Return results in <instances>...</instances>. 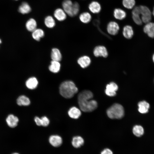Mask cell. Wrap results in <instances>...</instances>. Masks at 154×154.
Masks as SVG:
<instances>
[{
	"mask_svg": "<svg viewBox=\"0 0 154 154\" xmlns=\"http://www.w3.org/2000/svg\"><path fill=\"white\" fill-rule=\"evenodd\" d=\"M93 96L92 92L88 90H83L79 94L78 102L82 110L84 112H90L97 108V102L92 99Z\"/></svg>",
	"mask_w": 154,
	"mask_h": 154,
	"instance_id": "obj_1",
	"label": "cell"
},
{
	"mask_svg": "<svg viewBox=\"0 0 154 154\" xmlns=\"http://www.w3.org/2000/svg\"><path fill=\"white\" fill-rule=\"evenodd\" d=\"M78 91V88L75 84L70 80L64 81L60 86V93L62 96L66 98H72Z\"/></svg>",
	"mask_w": 154,
	"mask_h": 154,
	"instance_id": "obj_2",
	"label": "cell"
},
{
	"mask_svg": "<svg viewBox=\"0 0 154 154\" xmlns=\"http://www.w3.org/2000/svg\"><path fill=\"white\" fill-rule=\"evenodd\" d=\"M108 116L112 119H120L122 118L124 114L123 107L121 104H114L107 110Z\"/></svg>",
	"mask_w": 154,
	"mask_h": 154,
	"instance_id": "obj_3",
	"label": "cell"
},
{
	"mask_svg": "<svg viewBox=\"0 0 154 154\" xmlns=\"http://www.w3.org/2000/svg\"><path fill=\"white\" fill-rule=\"evenodd\" d=\"M139 6L142 22L146 24L150 22L151 19V13L150 9L145 6L141 5Z\"/></svg>",
	"mask_w": 154,
	"mask_h": 154,
	"instance_id": "obj_4",
	"label": "cell"
},
{
	"mask_svg": "<svg viewBox=\"0 0 154 154\" xmlns=\"http://www.w3.org/2000/svg\"><path fill=\"white\" fill-rule=\"evenodd\" d=\"M118 89V86L115 82H112L107 84L105 90L106 94L109 96H115L116 95V91Z\"/></svg>",
	"mask_w": 154,
	"mask_h": 154,
	"instance_id": "obj_5",
	"label": "cell"
},
{
	"mask_svg": "<svg viewBox=\"0 0 154 154\" xmlns=\"http://www.w3.org/2000/svg\"><path fill=\"white\" fill-rule=\"evenodd\" d=\"M93 53L96 57L102 56L107 57L108 55V52L106 48L103 46H96L94 49Z\"/></svg>",
	"mask_w": 154,
	"mask_h": 154,
	"instance_id": "obj_6",
	"label": "cell"
},
{
	"mask_svg": "<svg viewBox=\"0 0 154 154\" xmlns=\"http://www.w3.org/2000/svg\"><path fill=\"white\" fill-rule=\"evenodd\" d=\"M119 30V25L116 22L112 21L108 23L107 31L109 34L113 35H115L118 33Z\"/></svg>",
	"mask_w": 154,
	"mask_h": 154,
	"instance_id": "obj_7",
	"label": "cell"
},
{
	"mask_svg": "<svg viewBox=\"0 0 154 154\" xmlns=\"http://www.w3.org/2000/svg\"><path fill=\"white\" fill-rule=\"evenodd\" d=\"M48 141L53 147H58L61 145L62 143V137L59 135H52L49 137Z\"/></svg>",
	"mask_w": 154,
	"mask_h": 154,
	"instance_id": "obj_8",
	"label": "cell"
},
{
	"mask_svg": "<svg viewBox=\"0 0 154 154\" xmlns=\"http://www.w3.org/2000/svg\"><path fill=\"white\" fill-rule=\"evenodd\" d=\"M73 3L71 0H64L62 3L63 9L70 17H73L72 14Z\"/></svg>",
	"mask_w": 154,
	"mask_h": 154,
	"instance_id": "obj_9",
	"label": "cell"
},
{
	"mask_svg": "<svg viewBox=\"0 0 154 154\" xmlns=\"http://www.w3.org/2000/svg\"><path fill=\"white\" fill-rule=\"evenodd\" d=\"M144 32L151 38H154V23L149 22L146 24L143 29Z\"/></svg>",
	"mask_w": 154,
	"mask_h": 154,
	"instance_id": "obj_10",
	"label": "cell"
},
{
	"mask_svg": "<svg viewBox=\"0 0 154 154\" xmlns=\"http://www.w3.org/2000/svg\"><path fill=\"white\" fill-rule=\"evenodd\" d=\"M138 111L142 114H145L149 111L150 105L147 101L143 100L139 102L138 104Z\"/></svg>",
	"mask_w": 154,
	"mask_h": 154,
	"instance_id": "obj_11",
	"label": "cell"
},
{
	"mask_svg": "<svg viewBox=\"0 0 154 154\" xmlns=\"http://www.w3.org/2000/svg\"><path fill=\"white\" fill-rule=\"evenodd\" d=\"M54 15L55 18L59 21L65 20L66 18V14L64 10L59 8L56 9L54 11Z\"/></svg>",
	"mask_w": 154,
	"mask_h": 154,
	"instance_id": "obj_12",
	"label": "cell"
},
{
	"mask_svg": "<svg viewBox=\"0 0 154 154\" xmlns=\"http://www.w3.org/2000/svg\"><path fill=\"white\" fill-rule=\"evenodd\" d=\"M91 62L90 57L86 56L80 57L77 61L78 64L83 68H85L88 66L90 64Z\"/></svg>",
	"mask_w": 154,
	"mask_h": 154,
	"instance_id": "obj_13",
	"label": "cell"
},
{
	"mask_svg": "<svg viewBox=\"0 0 154 154\" xmlns=\"http://www.w3.org/2000/svg\"><path fill=\"white\" fill-rule=\"evenodd\" d=\"M38 84V81L37 78L32 77L29 78L26 82L25 84L27 87L30 89L33 90L36 88Z\"/></svg>",
	"mask_w": 154,
	"mask_h": 154,
	"instance_id": "obj_14",
	"label": "cell"
},
{
	"mask_svg": "<svg viewBox=\"0 0 154 154\" xmlns=\"http://www.w3.org/2000/svg\"><path fill=\"white\" fill-rule=\"evenodd\" d=\"M88 8L90 11L93 13H99L101 11V7L99 3L96 1H93L89 4Z\"/></svg>",
	"mask_w": 154,
	"mask_h": 154,
	"instance_id": "obj_15",
	"label": "cell"
},
{
	"mask_svg": "<svg viewBox=\"0 0 154 154\" xmlns=\"http://www.w3.org/2000/svg\"><path fill=\"white\" fill-rule=\"evenodd\" d=\"M68 114L71 118L74 119H78L80 116L81 113L80 110L76 107L71 108L68 112Z\"/></svg>",
	"mask_w": 154,
	"mask_h": 154,
	"instance_id": "obj_16",
	"label": "cell"
},
{
	"mask_svg": "<svg viewBox=\"0 0 154 154\" xmlns=\"http://www.w3.org/2000/svg\"><path fill=\"white\" fill-rule=\"evenodd\" d=\"M6 121L9 127L13 128L17 126L19 121V119L16 116L10 114L7 117Z\"/></svg>",
	"mask_w": 154,
	"mask_h": 154,
	"instance_id": "obj_17",
	"label": "cell"
},
{
	"mask_svg": "<svg viewBox=\"0 0 154 154\" xmlns=\"http://www.w3.org/2000/svg\"><path fill=\"white\" fill-rule=\"evenodd\" d=\"M71 143L73 147L75 148H78L84 144V140L81 137L76 136L73 137Z\"/></svg>",
	"mask_w": 154,
	"mask_h": 154,
	"instance_id": "obj_18",
	"label": "cell"
},
{
	"mask_svg": "<svg viewBox=\"0 0 154 154\" xmlns=\"http://www.w3.org/2000/svg\"><path fill=\"white\" fill-rule=\"evenodd\" d=\"M123 34L126 38L130 39L133 35V31L132 27L130 25H127L123 28Z\"/></svg>",
	"mask_w": 154,
	"mask_h": 154,
	"instance_id": "obj_19",
	"label": "cell"
},
{
	"mask_svg": "<svg viewBox=\"0 0 154 154\" xmlns=\"http://www.w3.org/2000/svg\"><path fill=\"white\" fill-rule=\"evenodd\" d=\"M114 16L116 19L122 20L125 19L126 16L125 12L120 8H116L114 11Z\"/></svg>",
	"mask_w": 154,
	"mask_h": 154,
	"instance_id": "obj_20",
	"label": "cell"
},
{
	"mask_svg": "<svg viewBox=\"0 0 154 154\" xmlns=\"http://www.w3.org/2000/svg\"><path fill=\"white\" fill-rule=\"evenodd\" d=\"M60 66V64L59 61L52 60L48 68L51 72L57 73L59 71Z\"/></svg>",
	"mask_w": 154,
	"mask_h": 154,
	"instance_id": "obj_21",
	"label": "cell"
},
{
	"mask_svg": "<svg viewBox=\"0 0 154 154\" xmlns=\"http://www.w3.org/2000/svg\"><path fill=\"white\" fill-rule=\"evenodd\" d=\"M51 57L52 60L59 62L61 60L62 56L60 50L57 48L52 49Z\"/></svg>",
	"mask_w": 154,
	"mask_h": 154,
	"instance_id": "obj_22",
	"label": "cell"
},
{
	"mask_svg": "<svg viewBox=\"0 0 154 154\" xmlns=\"http://www.w3.org/2000/svg\"><path fill=\"white\" fill-rule=\"evenodd\" d=\"M37 24L36 20L33 18L28 20L26 23V27L27 29L30 32H33L37 29Z\"/></svg>",
	"mask_w": 154,
	"mask_h": 154,
	"instance_id": "obj_23",
	"label": "cell"
},
{
	"mask_svg": "<svg viewBox=\"0 0 154 154\" xmlns=\"http://www.w3.org/2000/svg\"><path fill=\"white\" fill-rule=\"evenodd\" d=\"M18 11L21 14H27L31 11V8L27 3L23 2L19 6Z\"/></svg>",
	"mask_w": 154,
	"mask_h": 154,
	"instance_id": "obj_24",
	"label": "cell"
},
{
	"mask_svg": "<svg viewBox=\"0 0 154 154\" xmlns=\"http://www.w3.org/2000/svg\"><path fill=\"white\" fill-rule=\"evenodd\" d=\"M32 36L35 40L39 41L43 37L44 33V31L40 29H36L32 32Z\"/></svg>",
	"mask_w": 154,
	"mask_h": 154,
	"instance_id": "obj_25",
	"label": "cell"
},
{
	"mask_svg": "<svg viewBox=\"0 0 154 154\" xmlns=\"http://www.w3.org/2000/svg\"><path fill=\"white\" fill-rule=\"evenodd\" d=\"M17 103L20 106H27L30 104L29 98L24 95H22L19 97L17 100Z\"/></svg>",
	"mask_w": 154,
	"mask_h": 154,
	"instance_id": "obj_26",
	"label": "cell"
},
{
	"mask_svg": "<svg viewBox=\"0 0 154 154\" xmlns=\"http://www.w3.org/2000/svg\"><path fill=\"white\" fill-rule=\"evenodd\" d=\"M79 18L82 23H89L91 20L92 17L90 13L88 12H84L81 13Z\"/></svg>",
	"mask_w": 154,
	"mask_h": 154,
	"instance_id": "obj_27",
	"label": "cell"
},
{
	"mask_svg": "<svg viewBox=\"0 0 154 154\" xmlns=\"http://www.w3.org/2000/svg\"><path fill=\"white\" fill-rule=\"evenodd\" d=\"M44 23L46 26L48 28H52L55 25V21L51 16H48L45 18Z\"/></svg>",
	"mask_w": 154,
	"mask_h": 154,
	"instance_id": "obj_28",
	"label": "cell"
},
{
	"mask_svg": "<svg viewBox=\"0 0 154 154\" xmlns=\"http://www.w3.org/2000/svg\"><path fill=\"white\" fill-rule=\"evenodd\" d=\"M133 132L134 135L137 137H140L144 133V129L141 125H136L133 129Z\"/></svg>",
	"mask_w": 154,
	"mask_h": 154,
	"instance_id": "obj_29",
	"label": "cell"
},
{
	"mask_svg": "<svg viewBox=\"0 0 154 154\" xmlns=\"http://www.w3.org/2000/svg\"><path fill=\"white\" fill-rule=\"evenodd\" d=\"M122 4L123 6L129 9H131L135 5V0H123Z\"/></svg>",
	"mask_w": 154,
	"mask_h": 154,
	"instance_id": "obj_30",
	"label": "cell"
},
{
	"mask_svg": "<svg viewBox=\"0 0 154 154\" xmlns=\"http://www.w3.org/2000/svg\"><path fill=\"white\" fill-rule=\"evenodd\" d=\"M80 9L79 4L77 2L73 3L72 12L73 16L76 15L78 13Z\"/></svg>",
	"mask_w": 154,
	"mask_h": 154,
	"instance_id": "obj_31",
	"label": "cell"
},
{
	"mask_svg": "<svg viewBox=\"0 0 154 154\" xmlns=\"http://www.w3.org/2000/svg\"><path fill=\"white\" fill-rule=\"evenodd\" d=\"M132 17L134 22L138 25H141L142 24V21L141 18L140 17V15H132Z\"/></svg>",
	"mask_w": 154,
	"mask_h": 154,
	"instance_id": "obj_32",
	"label": "cell"
},
{
	"mask_svg": "<svg viewBox=\"0 0 154 154\" xmlns=\"http://www.w3.org/2000/svg\"><path fill=\"white\" fill-rule=\"evenodd\" d=\"M41 126L46 127L50 123L49 119L46 116L42 117L41 118Z\"/></svg>",
	"mask_w": 154,
	"mask_h": 154,
	"instance_id": "obj_33",
	"label": "cell"
},
{
	"mask_svg": "<svg viewBox=\"0 0 154 154\" xmlns=\"http://www.w3.org/2000/svg\"><path fill=\"white\" fill-rule=\"evenodd\" d=\"M101 154H113V153L110 149L106 148L102 151Z\"/></svg>",
	"mask_w": 154,
	"mask_h": 154,
	"instance_id": "obj_34",
	"label": "cell"
},
{
	"mask_svg": "<svg viewBox=\"0 0 154 154\" xmlns=\"http://www.w3.org/2000/svg\"><path fill=\"white\" fill-rule=\"evenodd\" d=\"M35 121L36 124L38 126H41V118L39 117L36 116L34 119Z\"/></svg>",
	"mask_w": 154,
	"mask_h": 154,
	"instance_id": "obj_35",
	"label": "cell"
},
{
	"mask_svg": "<svg viewBox=\"0 0 154 154\" xmlns=\"http://www.w3.org/2000/svg\"><path fill=\"white\" fill-rule=\"evenodd\" d=\"M152 59H153V61L154 63V53L153 54V55Z\"/></svg>",
	"mask_w": 154,
	"mask_h": 154,
	"instance_id": "obj_36",
	"label": "cell"
},
{
	"mask_svg": "<svg viewBox=\"0 0 154 154\" xmlns=\"http://www.w3.org/2000/svg\"><path fill=\"white\" fill-rule=\"evenodd\" d=\"M153 16H154V7L153 8Z\"/></svg>",
	"mask_w": 154,
	"mask_h": 154,
	"instance_id": "obj_37",
	"label": "cell"
},
{
	"mask_svg": "<svg viewBox=\"0 0 154 154\" xmlns=\"http://www.w3.org/2000/svg\"><path fill=\"white\" fill-rule=\"evenodd\" d=\"M12 154H19V153H17L15 152V153H12Z\"/></svg>",
	"mask_w": 154,
	"mask_h": 154,
	"instance_id": "obj_38",
	"label": "cell"
},
{
	"mask_svg": "<svg viewBox=\"0 0 154 154\" xmlns=\"http://www.w3.org/2000/svg\"><path fill=\"white\" fill-rule=\"evenodd\" d=\"M1 43V40L0 39V44Z\"/></svg>",
	"mask_w": 154,
	"mask_h": 154,
	"instance_id": "obj_39",
	"label": "cell"
},
{
	"mask_svg": "<svg viewBox=\"0 0 154 154\" xmlns=\"http://www.w3.org/2000/svg\"></svg>",
	"mask_w": 154,
	"mask_h": 154,
	"instance_id": "obj_40",
	"label": "cell"
}]
</instances>
